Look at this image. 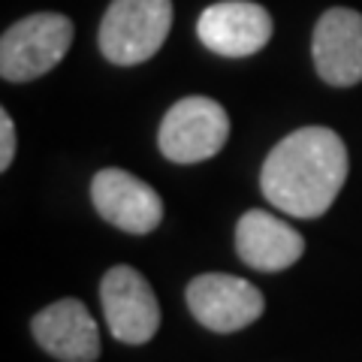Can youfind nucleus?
Masks as SVG:
<instances>
[{
    "instance_id": "1",
    "label": "nucleus",
    "mask_w": 362,
    "mask_h": 362,
    "mask_svg": "<svg viewBox=\"0 0 362 362\" xmlns=\"http://www.w3.org/2000/svg\"><path fill=\"white\" fill-rule=\"evenodd\" d=\"M347 145L329 127H299L269 151L259 190L278 211L314 221L332 209L347 181Z\"/></svg>"
},
{
    "instance_id": "2",
    "label": "nucleus",
    "mask_w": 362,
    "mask_h": 362,
    "mask_svg": "<svg viewBox=\"0 0 362 362\" xmlns=\"http://www.w3.org/2000/svg\"><path fill=\"white\" fill-rule=\"evenodd\" d=\"M173 28V0H112L100 21V52L115 66L145 64Z\"/></svg>"
},
{
    "instance_id": "3",
    "label": "nucleus",
    "mask_w": 362,
    "mask_h": 362,
    "mask_svg": "<svg viewBox=\"0 0 362 362\" xmlns=\"http://www.w3.org/2000/svg\"><path fill=\"white\" fill-rule=\"evenodd\" d=\"M76 37L73 21L61 13H33L9 25L0 37V76L6 82H33L54 70Z\"/></svg>"
},
{
    "instance_id": "4",
    "label": "nucleus",
    "mask_w": 362,
    "mask_h": 362,
    "mask_svg": "<svg viewBox=\"0 0 362 362\" xmlns=\"http://www.w3.org/2000/svg\"><path fill=\"white\" fill-rule=\"evenodd\" d=\"M230 139V115L211 97H185L169 106L157 130L160 154L173 163H202Z\"/></svg>"
},
{
    "instance_id": "5",
    "label": "nucleus",
    "mask_w": 362,
    "mask_h": 362,
    "mask_svg": "<svg viewBox=\"0 0 362 362\" xmlns=\"http://www.w3.org/2000/svg\"><path fill=\"white\" fill-rule=\"evenodd\" d=\"M185 299H187V308L194 314V320L221 335L239 332L245 326L257 323L266 308L263 293L251 281L223 275V272L197 275L187 284Z\"/></svg>"
},
{
    "instance_id": "6",
    "label": "nucleus",
    "mask_w": 362,
    "mask_h": 362,
    "mask_svg": "<svg viewBox=\"0 0 362 362\" xmlns=\"http://www.w3.org/2000/svg\"><path fill=\"white\" fill-rule=\"evenodd\" d=\"M109 332L121 344H148L160 329V302L148 278L133 266H112L100 281Z\"/></svg>"
},
{
    "instance_id": "7",
    "label": "nucleus",
    "mask_w": 362,
    "mask_h": 362,
    "mask_svg": "<svg viewBox=\"0 0 362 362\" xmlns=\"http://www.w3.org/2000/svg\"><path fill=\"white\" fill-rule=\"evenodd\" d=\"M90 202L103 221L133 235L151 233L163 221L160 194L127 169H100L90 178Z\"/></svg>"
},
{
    "instance_id": "8",
    "label": "nucleus",
    "mask_w": 362,
    "mask_h": 362,
    "mask_svg": "<svg viewBox=\"0 0 362 362\" xmlns=\"http://www.w3.org/2000/svg\"><path fill=\"white\" fill-rule=\"evenodd\" d=\"M314 70L332 88L362 82V13L332 6L317 18L311 33Z\"/></svg>"
},
{
    "instance_id": "9",
    "label": "nucleus",
    "mask_w": 362,
    "mask_h": 362,
    "mask_svg": "<svg viewBox=\"0 0 362 362\" xmlns=\"http://www.w3.org/2000/svg\"><path fill=\"white\" fill-rule=\"evenodd\" d=\"M197 37L221 58H247L272 40V16L254 0H221L199 16Z\"/></svg>"
},
{
    "instance_id": "10",
    "label": "nucleus",
    "mask_w": 362,
    "mask_h": 362,
    "mask_svg": "<svg viewBox=\"0 0 362 362\" xmlns=\"http://www.w3.org/2000/svg\"><path fill=\"white\" fill-rule=\"evenodd\" d=\"M30 332L49 356L61 362H97L100 326L78 299H58L30 320Z\"/></svg>"
},
{
    "instance_id": "11",
    "label": "nucleus",
    "mask_w": 362,
    "mask_h": 362,
    "mask_svg": "<svg viewBox=\"0 0 362 362\" xmlns=\"http://www.w3.org/2000/svg\"><path fill=\"white\" fill-rule=\"evenodd\" d=\"M235 254L257 272H284L302 259L305 239L275 214L251 209L235 223Z\"/></svg>"
},
{
    "instance_id": "12",
    "label": "nucleus",
    "mask_w": 362,
    "mask_h": 362,
    "mask_svg": "<svg viewBox=\"0 0 362 362\" xmlns=\"http://www.w3.org/2000/svg\"><path fill=\"white\" fill-rule=\"evenodd\" d=\"M16 160V124H13V115L4 109L0 112V169L13 166Z\"/></svg>"
}]
</instances>
